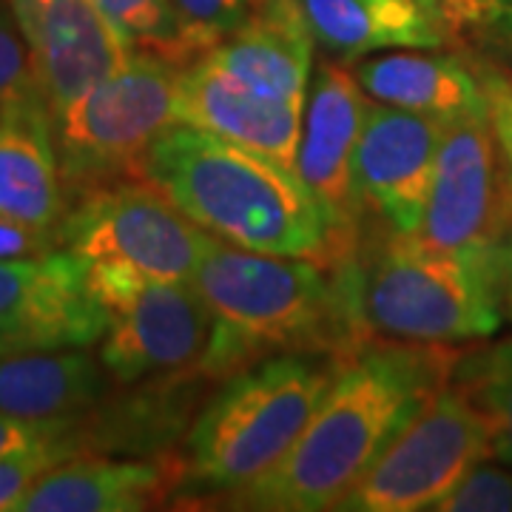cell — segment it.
I'll list each match as a JSON object with an SVG mask.
<instances>
[{
  "mask_svg": "<svg viewBox=\"0 0 512 512\" xmlns=\"http://www.w3.org/2000/svg\"><path fill=\"white\" fill-rule=\"evenodd\" d=\"M461 350L447 345H365L348 356L288 456L222 507L265 512L336 510L419 410L450 384Z\"/></svg>",
  "mask_w": 512,
  "mask_h": 512,
  "instance_id": "1",
  "label": "cell"
},
{
  "mask_svg": "<svg viewBox=\"0 0 512 512\" xmlns=\"http://www.w3.org/2000/svg\"><path fill=\"white\" fill-rule=\"evenodd\" d=\"M330 271L362 348L484 339L504 316L495 256L456 254L430 245L419 231H393L367 217L353 248Z\"/></svg>",
  "mask_w": 512,
  "mask_h": 512,
  "instance_id": "2",
  "label": "cell"
},
{
  "mask_svg": "<svg viewBox=\"0 0 512 512\" xmlns=\"http://www.w3.org/2000/svg\"><path fill=\"white\" fill-rule=\"evenodd\" d=\"M137 177L214 237L330 268L328 222L296 168L202 128L171 123L148 143Z\"/></svg>",
  "mask_w": 512,
  "mask_h": 512,
  "instance_id": "3",
  "label": "cell"
},
{
  "mask_svg": "<svg viewBox=\"0 0 512 512\" xmlns=\"http://www.w3.org/2000/svg\"><path fill=\"white\" fill-rule=\"evenodd\" d=\"M86 279L106 311L100 362L117 387L220 384L265 359L214 313L194 282L157 279L120 262H92Z\"/></svg>",
  "mask_w": 512,
  "mask_h": 512,
  "instance_id": "4",
  "label": "cell"
},
{
  "mask_svg": "<svg viewBox=\"0 0 512 512\" xmlns=\"http://www.w3.org/2000/svg\"><path fill=\"white\" fill-rule=\"evenodd\" d=\"M339 365L330 356L274 353L220 382L185 433L183 487L222 498L274 470L308 427Z\"/></svg>",
  "mask_w": 512,
  "mask_h": 512,
  "instance_id": "5",
  "label": "cell"
},
{
  "mask_svg": "<svg viewBox=\"0 0 512 512\" xmlns=\"http://www.w3.org/2000/svg\"><path fill=\"white\" fill-rule=\"evenodd\" d=\"M194 285L259 356L313 353L345 362L362 350L333 271L313 259L262 254L214 237Z\"/></svg>",
  "mask_w": 512,
  "mask_h": 512,
  "instance_id": "6",
  "label": "cell"
},
{
  "mask_svg": "<svg viewBox=\"0 0 512 512\" xmlns=\"http://www.w3.org/2000/svg\"><path fill=\"white\" fill-rule=\"evenodd\" d=\"M180 63L134 49L128 63L52 117L57 163L69 194L137 177L148 143L177 120Z\"/></svg>",
  "mask_w": 512,
  "mask_h": 512,
  "instance_id": "7",
  "label": "cell"
},
{
  "mask_svg": "<svg viewBox=\"0 0 512 512\" xmlns=\"http://www.w3.org/2000/svg\"><path fill=\"white\" fill-rule=\"evenodd\" d=\"M214 234L191 222L140 177L74 194L60 220V248L86 265L120 262L157 279L194 282Z\"/></svg>",
  "mask_w": 512,
  "mask_h": 512,
  "instance_id": "8",
  "label": "cell"
},
{
  "mask_svg": "<svg viewBox=\"0 0 512 512\" xmlns=\"http://www.w3.org/2000/svg\"><path fill=\"white\" fill-rule=\"evenodd\" d=\"M490 458V433L467 396L447 384L387 444L336 510H430L458 478Z\"/></svg>",
  "mask_w": 512,
  "mask_h": 512,
  "instance_id": "9",
  "label": "cell"
},
{
  "mask_svg": "<svg viewBox=\"0 0 512 512\" xmlns=\"http://www.w3.org/2000/svg\"><path fill=\"white\" fill-rule=\"evenodd\" d=\"M512 231V174L487 103L447 120L419 237L467 256H495Z\"/></svg>",
  "mask_w": 512,
  "mask_h": 512,
  "instance_id": "10",
  "label": "cell"
},
{
  "mask_svg": "<svg viewBox=\"0 0 512 512\" xmlns=\"http://www.w3.org/2000/svg\"><path fill=\"white\" fill-rule=\"evenodd\" d=\"M103 333L106 311L83 259L69 251L0 259V359L92 348Z\"/></svg>",
  "mask_w": 512,
  "mask_h": 512,
  "instance_id": "11",
  "label": "cell"
},
{
  "mask_svg": "<svg viewBox=\"0 0 512 512\" xmlns=\"http://www.w3.org/2000/svg\"><path fill=\"white\" fill-rule=\"evenodd\" d=\"M367 97L339 60H322L308 86L296 174L319 202L330 237V268L359 239L365 214L353 191V151L365 123Z\"/></svg>",
  "mask_w": 512,
  "mask_h": 512,
  "instance_id": "12",
  "label": "cell"
},
{
  "mask_svg": "<svg viewBox=\"0 0 512 512\" xmlns=\"http://www.w3.org/2000/svg\"><path fill=\"white\" fill-rule=\"evenodd\" d=\"M447 120L367 100L353 151V191L367 220L419 231Z\"/></svg>",
  "mask_w": 512,
  "mask_h": 512,
  "instance_id": "13",
  "label": "cell"
},
{
  "mask_svg": "<svg viewBox=\"0 0 512 512\" xmlns=\"http://www.w3.org/2000/svg\"><path fill=\"white\" fill-rule=\"evenodd\" d=\"M35 60L37 89L49 120L134 55L128 37L97 0H9Z\"/></svg>",
  "mask_w": 512,
  "mask_h": 512,
  "instance_id": "14",
  "label": "cell"
},
{
  "mask_svg": "<svg viewBox=\"0 0 512 512\" xmlns=\"http://www.w3.org/2000/svg\"><path fill=\"white\" fill-rule=\"evenodd\" d=\"M183 481L180 453H157L146 461L80 453L37 478L15 512L157 510L183 487Z\"/></svg>",
  "mask_w": 512,
  "mask_h": 512,
  "instance_id": "15",
  "label": "cell"
},
{
  "mask_svg": "<svg viewBox=\"0 0 512 512\" xmlns=\"http://www.w3.org/2000/svg\"><path fill=\"white\" fill-rule=\"evenodd\" d=\"M177 120L296 168L302 109L251 92L208 55L180 69Z\"/></svg>",
  "mask_w": 512,
  "mask_h": 512,
  "instance_id": "16",
  "label": "cell"
},
{
  "mask_svg": "<svg viewBox=\"0 0 512 512\" xmlns=\"http://www.w3.org/2000/svg\"><path fill=\"white\" fill-rule=\"evenodd\" d=\"M251 92L302 109L313 69V37L296 0H254L237 32L205 52Z\"/></svg>",
  "mask_w": 512,
  "mask_h": 512,
  "instance_id": "17",
  "label": "cell"
},
{
  "mask_svg": "<svg viewBox=\"0 0 512 512\" xmlns=\"http://www.w3.org/2000/svg\"><path fill=\"white\" fill-rule=\"evenodd\" d=\"M313 46L339 63L387 49H439L444 0H296Z\"/></svg>",
  "mask_w": 512,
  "mask_h": 512,
  "instance_id": "18",
  "label": "cell"
},
{
  "mask_svg": "<svg viewBox=\"0 0 512 512\" xmlns=\"http://www.w3.org/2000/svg\"><path fill=\"white\" fill-rule=\"evenodd\" d=\"M69 191L60 174L52 120L35 97L0 111V217L60 228Z\"/></svg>",
  "mask_w": 512,
  "mask_h": 512,
  "instance_id": "19",
  "label": "cell"
},
{
  "mask_svg": "<svg viewBox=\"0 0 512 512\" xmlns=\"http://www.w3.org/2000/svg\"><path fill=\"white\" fill-rule=\"evenodd\" d=\"M114 379L89 348L0 359V413L26 419L86 416L111 396Z\"/></svg>",
  "mask_w": 512,
  "mask_h": 512,
  "instance_id": "20",
  "label": "cell"
},
{
  "mask_svg": "<svg viewBox=\"0 0 512 512\" xmlns=\"http://www.w3.org/2000/svg\"><path fill=\"white\" fill-rule=\"evenodd\" d=\"M353 74L370 100L441 120H453L487 103L484 83H478L476 74L450 55L399 52L365 57L353 66Z\"/></svg>",
  "mask_w": 512,
  "mask_h": 512,
  "instance_id": "21",
  "label": "cell"
},
{
  "mask_svg": "<svg viewBox=\"0 0 512 512\" xmlns=\"http://www.w3.org/2000/svg\"><path fill=\"white\" fill-rule=\"evenodd\" d=\"M450 384L487 424L490 458L512 467V339L458 353Z\"/></svg>",
  "mask_w": 512,
  "mask_h": 512,
  "instance_id": "22",
  "label": "cell"
},
{
  "mask_svg": "<svg viewBox=\"0 0 512 512\" xmlns=\"http://www.w3.org/2000/svg\"><path fill=\"white\" fill-rule=\"evenodd\" d=\"M111 23L128 37L134 49H146L174 63H191L194 52L185 43L171 0H97Z\"/></svg>",
  "mask_w": 512,
  "mask_h": 512,
  "instance_id": "23",
  "label": "cell"
},
{
  "mask_svg": "<svg viewBox=\"0 0 512 512\" xmlns=\"http://www.w3.org/2000/svg\"><path fill=\"white\" fill-rule=\"evenodd\" d=\"M86 416H57V419H26L0 413V458L23 456L49 447H72L77 453L86 450Z\"/></svg>",
  "mask_w": 512,
  "mask_h": 512,
  "instance_id": "24",
  "label": "cell"
},
{
  "mask_svg": "<svg viewBox=\"0 0 512 512\" xmlns=\"http://www.w3.org/2000/svg\"><path fill=\"white\" fill-rule=\"evenodd\" d=\"M171 9L180 20L188 49L200 57L211 52L222 37L237 32L251 15L254 0H171Z\"/></svg>",
  "mask_w": 512,
  "mask_h": 512,
  "instance_id": "25",
  "label": "cell"
},
{
  "mask_svg": "<svg viewBox=\"0 0 512 512\" xmlns=\"http://www.w3.org/2000/svg\"><path fill=\"white\" fill-rule=\"evenodd\" d=\"M35 97H40V89L29 43L20 32L15 12L0 6V111Z\"/></svg>",
  "mask_w": 512,
  "mask_h": 512,
  "instance_id": "26",
  "label": "cell"
},
{
  "mask_svg": "<svg viewBox=\"0 0 512 512\" xmlns=\"http://www.w3.org/2000/svg\"><path fill=\"white\" fill-rule=\"evenodd\" d=\"M436 512H512V473L498 467H473L439 501Z\"/></svg>",
  "mask_w": 512,
  "mask_h": 512,
  "instance_id": "27",
  "label": "cell"
},
{
  "mask_svg": "<svg viewBox=\"0 0 512 512\" xmlns=\"http://www.w3.org/2000/svg\"><path fill=\"white\" fill-rule=\"evenodd\" d=\"M72 456H80V453L72 447H49V450H35L23 456L0 458V512L18 510L20 498L32 490L37 478Z\"/></svg>",
  "mask_w": 512,
  "mask_h": 512,
  "instance_id": "28",
  "label": "cell"
},
{
  "mask_svg": "<svg viewBox=\"0 0 512 512\" xmlns=\"http://www.w3.org/2000/svg\"><path fill=\"white\" fill-rule=\"evenodd\" d=\"M60 248V228H35L26 222L0 217V259H23L43 256Z\"/></svg>",
  "mask_w": 512,
  "mask_h": 512,
  "instance_id": "29",
  "label": "cell"
},
{
  "mask_svg": "<svg viewBox=\"0 0 512 512\" xmlns=\"http://www.w3.org/2000/svg\"><path fill=\"white\" fill-rule=\"evenodd\" d=\"M484 94H487V109H490L498 146L504 151V160L512 174V83L501 77H490L484 83Z\"/></svg>",
  "mask_w": 512,
  "mask_h": 512,
  "instance_id": "30",
  "label": "cell"
},
{
  "mask_svg": "<svg viewBox=\"0 0 512 512\" xmlns=\"http://www.w3.org/2000/svg\"><path fill=\"white\" fill-rule=\"evenodd\" d=\"M495 279H498L501 313H507L512 319V231L495 248Z\"/></svg>",
  "mask_w": 512,
  "mask_h": 512,
  "instance_id": "31",
  "label": "cell"
},
{
  "mask_svg": "<svg viewBox=\"0 0 512 512\" xmlns=\"http://www.w3.org/2000/svg\"><path fill=\"white\" fill-rule=\"evenodd\" d=\"M504 23H507V29L512 32V6H507V9H504Z\"/></svg>",
  "mask_w": 512,
  "mask_h": 512,
  "instance_id": "32",
  "label": "cell"
},
{
  "mask_svg": "<svg viewBox=\"0 0 512 512\" xmlns=\"http://www.w3.org/2000/svg\"><path fill=\"white\" fill-rule=\"evenodd\" d=\"M504 3H510V6H512V0H504Z\"/></svg>",
  "mask_w": 512,
  "mask_h": 512,
  "instance_id": "33",
  "label": "cell"
}]
</instances>
